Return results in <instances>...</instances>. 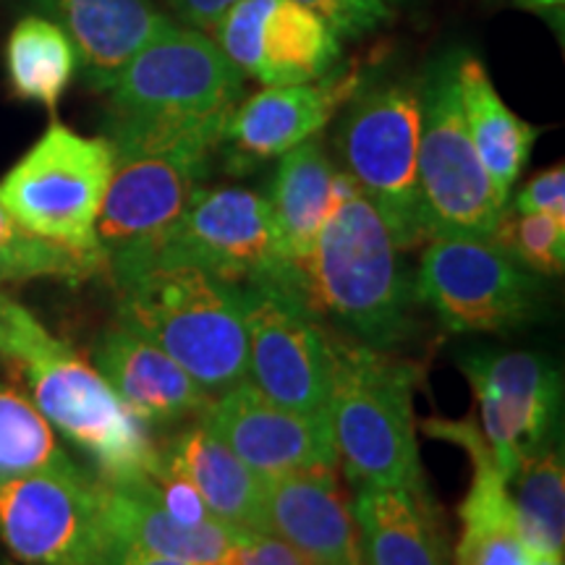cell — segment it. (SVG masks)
Returning <instances> with one entry per match:
<instances>
[{
    "label": "cell",
    "mask_w": 565,
    "mask_h": 565,
    "mask_svg": "<svg viewBox=\"0 0 565 565\" xmlns=\"http://www.w3.org/2000/svg\"><path fill=\"white\" fill-rule=\"evenodd\" d=\"M105 270V259L71 252L66 246L34 236L0 204V280L79 282Z\"/></svg>",
    "instance_id": "obj_30"
},
{
    "label": "cell",
    "mask_w": 565,
    "mask_h": 565,
    "mask_svg": "<svg viewBox=\"0 0 565 565\" xmlns=\"http://www.w3.org/2000/svg\"><path fill=\"white\" fill-rule=\"evenodd\" d=\"M265 534L288 542L315 565H362L356 524L335 469L265 477Z\"/></svg>",
    "instance_id": "obj_19"
},
{
    "label": "cell",
    "mask_w": 565,
    "mask_h": 565,
    "mask_svg": "<svg viewBox=\"0 0 565 565\" xmlns=\"http://www.w3.org/2000/svg\"><path fill=\"white\" fill-rule=\"evenodd\" d=\"M385 3H401V0H385Z\"/></svg>",
    "instance_id": "obj_41"
},
{
    "label": "cell",
    "mask_w": 565,
    "mask_h": 565,
    "mask_svg": "<svg viewBox=\"0 0 565 565\" xmlns=\"http://www.w3.org/2000/svg\"><path fill=\"white\" fill-rule=\"evenodd\" d=\"M79 469L30 398L0 383V475Z\"/></svg>",
    "instance_id": "obj_29"
},
{
    "label": "cell",
    "mask_w": 565,
    "mask_h": 565,
    "mask_svg": "<svg viewBox=\"0 0 565 565\" xmlns=\"http://www.w3.org/2000/svg\"><path fill=\"white\" fill-rule=\"evenodd\" d=\"M246 383L299 414H328L335 345L299 288L280 282L242 286Z\"/></svg>",
    "instance_id": "obj_11"
},
{
    "label": "cell",
    "mask_w": 565,
    "mask_h": 565,
    "mask_svg": "<svg viewBox=\"0 0 565 565\" xmlns=\"http://www.w3.org/2000/svg\"><path fill=\"white\" fill-rule=\"evenodd\" d=\"M0 565H13V563H11V561H6V557L0 555Z\"/></svg>",
    "instance_id": "obj_40"
},
{
    "label": "cell",
    "mask_w": 565,
    "mask_h": 565,
    "mask_svg": "<svg viewBox=\"0 0 565 565\" xmlns=\"http://www.w3.org/2000/svg\"><path fill=\"white\" fill-rule=\"evenodd\" d=\"M108 565H192V563H181V561H171V557L141 553V550H137V547L118 545V542H113Z\"/></svg>",
    "instance_id": "obj_37"
},
{
    "label": "cell",
    "mask_w": 565,
    "mask_h": 565,
    "mask_svg": "<svg viewBox=\"0 0 565 565\" xmlns=\"http://www.w3.org/2000/svg\"><path fill=\"white\" fill-rule=\"evenodd\" d=\"M0 545L21 565H108L100 482L84 469L0 475Z\"/></svg>",
    "instance_id": "obj_12"
},
{
    "label": "cell",
    "mask_w": 565,
    "mask_h": 565,
    "mask_svg": "<svg viewBox=\"0 0 565 565\" xmlns=\"http://www.w3.org/2000/svg\"><path fill=\"white\" fill-rule=\"evenodd\" d=\"M100 492L110 540L141 553L192 565H228L236 547L249 534L221 519L196 526L183 524L152 498L150 479L124 487L100 482Z\"/></svg>",
    "instance_id": "obj_21"
},
{
    "label": "cell",
    "mask_w": 565,
    "mask_h": 565,
    "mask_svg": "<svg viewBox=\"0 0 565 565\" xmlns=\"http://www.w3.org/2000/svg\"><path fill=\"white\" fill-rule=\"evenodd\" d=\"M0 282H3V280H0Z\"/></svg>",
    "instance_id": "obj_42"
},
{
    "label": "cell",
    "mask_w": 565,
    "mask_h": 565,
    "mask_svg": "<svg viewBox=\"0 0 565 565\" xmlns=\"http://www.w3.org/2000/svg\"><path fill=\"white\" fill-rule=\"evenodd\" d=\"M278 160L267 202L288 263L301 278L330 215L335 166L317 137L301 141Z\"/></svg>",
    "instance_id": "obj_23"
},
{
    "label": "cell",
    "mask_w": 565,
    "mask_h": 565,
    "mask_svg": "<svg viewBox=\"0 0 565 565\" xmlns=\"http://www.w3.org/2000/svg\"><path fill=\"white\" fill-rule=\"evenodd\" d=\"M492 242L534 275L555 278L565 267V221L553 215L508 207L492 233Z\"/></svg>",
    "instance_id": "obj_31"
},
{
    "label": "cell",
    "mask_w": 565,
    "mask_h": 565,
    "mask_svg": "<svg viewBox=\"0 0 565 565\" xmlns=\"http://www.w3.org/2000/svg\"><path fill=\"white\" fill-rule=\"evenodd\" d=\"M359 87L362 74L356 68L330 71L307 84L265 87L233 108L217 152H225L233 171L280 158L317 137Z\"/></svg>",
    "instance_id": "obj_16"
},
{
    "label": "cell",
    "mask_w": 565,
    "mask_h": 565,
    "mask_svg": "<svg viewBox=\"0 0 565 565\" xmlns=\"http://www.w3.org/2000/svg\"><path fill=\"white\" fill-rule=\"evenodd\" d=\"M345 108L338 147L345 173L374 204L401 252L429 242L419 194V92L416 84L359 87Z\"/></svg>",
    "instance_id": "obj_8"
},
{
    "label": "cell",
    "mask_w": 565,
    "mask_h": 565,
    "mask_svg": "<svg viewBox=\"0 0 565 565\" xmlns=\"http://www.w3.org/2000/svg\"><path fill=\"white\" fill-rule=\"evenodd\" d=\"M458 58L435 61L419 92V194L429 238H492L508 202L471 145L458 87Z\"/></svg>",
    "instance_id": "obj_7"
},
{
    "label": "cell",
    "mask_w": 565,
    "mask_h": 565,
    "mask_svg": "<svg viewBox=\"0 0 565 565\" xmlns=\"http://www.w3.org/2000/svg\"><path fill=\"white\" fill-rule=\"evenodd\" d=\"M341 61V38L315 11L296 0H275L263 32L265 87L307 84L328 76Z\"/></svg>",
    "instance_id": "obj_26"
},
{
    "label": "cell",
    "mask_w": 565,
    "mask_h": 565,
    "mask_svg": "<svg viewBox=\"0 0 565 565\" xmlns=\"http://www.w3.org/2000/svg\"><path fill=\"white\" fill-rule=\"evenodd\" d=\"M231 3L233 0H168V6H171L183 24L204 34H210L212 24Z\"/></svg>",
    "instance_id": "obj_36"
},
{
    "label": "cell",
    "mask_w": 565,
    "mask_h": 565,
    "mask_svg": "<svg viewBox=\"0 0 565 565\" xmlns=\"http://www.w3.org/2000/svg\"><path fill=\"white\" fill-rule=\"evenodd\" d=\"M150 265H189L238 282H280L301 291L288 263L267 196L242 186L196 189L171 228L152 246L108 265L113 275Z\"/></svg>",
    "instance_id": "obj_6"
},
{
    "label": "cell",
    "mask_w": 565,
    "mask_h": 565,
    "mask_svg": "<svg viewBox=\"0 0 565 565\" xmlns=\"http://www.w3.org/2000/svg\"><path fill=\"white\" fill-rule=\"evenodd\" d=\"M458 87H461V108L471 145L484 171L490 173L498 194L511 207V192L532 158L540 129L508 108L482 61L475 55L461 53L458 58Z\"/></svg>",
    "instance_id": "obj_24"
},
{
    "label": "cell",
    "mask_w": 565,
    "mask_h": 565,
    "mask_svg": "<svg viewBox=\"0 0 565 565\" xmlns=\"http://www.w3.org/2000/svg\"><path fill=\"white\" fill-rule=\"evenodd\" d=\"M200 422L263 477L338 469L328 414L282 408L249 383L212 395V404Z\"/></svg>",
    "instance_id": "obj_15"
},
{
    "label": "cell",
    "mask_w": 565,
    "mask_h": 565,
    "mask_svg": "<svg viewBox=\"0 0 565 565\" xmlns=\"http://www.w3.org/2000/svg\"><path fill=\"white\" fill-rule=\"evenodd\" d=\"M160 450L194 484L215 519L242 532L265 534V477L246 466L202 422L181 429Z\"/></svg>",
    "instance_id": "obj_22"
},
{
    "label": "cell",
    "mask_w": 565,
    "mask_h": 565,
    "mask_svg": "<svg viewBox=\"0 0 565 565\" xmlns=\"http://www.w3.org/2000/svg\"><path fill=\"white\" fill-rule=\"evenodd\" d=\"M391 231L345 171H335L333 204L301 275V294L349 341L377 351L406 343L416 291Z\"/></svg>",
    "instance_id": "obj_1"
},
{
    "label": "cell",
    "mask_w": 565,
    "mask_h": 565,
    "mask_svg": "<svg viewBox=\"0 0 565 565\" xmlns=\"http://www.w3.org/2000/svg\"><path fill=\"white\" fill-rule=\"evenodd\" d=\"M246 76L210 34L168 26L126 63L108 89L113 118L137 121H228L244 100Z\"/></svg>",
    "instance_id": "obj_10"
},
{
    "label": "cell",
    "mask_w": 565,
    "mask_h": 565,
    "mask_svg": "<svg viewBox=\"0 0 565 565\" xmlns=\"http://www.w3.org/2000/svg\"><path fill=\"white\" fill-rule=\"evenodd\" d=\"M513 3L524 6V9L536 11V13H555L563 9L565 0H513Z\"/></svg>",
    "instance_id": "obj_39"
},
{
    "label": "cell",
    "mask_w": 565,
    "mask_h": 565,
    "mask_svg": "<svg viewBox=\"0 0 565 565\" xmlns=\"http://www.w3.org/2000/svg\"><path fill=\"white\" fill-rule=\"evenodd\" d=\"M515 212H540L565 221V168L555 166L534 175L526 186L519 189L513 200Z\"/></svg>",
    "instance_id": "obj_34"
},
{
    "label": "cell",
    "mask_w": 565,
    "mask_h": 565,
    "mask_svg": "<svg viewBox=\"0 0 565 565\" xmlns=\"http://www.w3.org/2000/svg\"><path fill=\"white\" fill-rule=\"evenodd\" d=\"M95 366L147 429L200 422L212 404V393L179 362L118 322L97 338Z\"/></svg>",
    "instance_id": "obj_18"
},
{
    "label": "cell",
    "mask_w": 565,
    "mask_h": 565,
    "mask_svg": "<svg viewBox=\"0 0 565 565\" xmlns=\"http://www.w3.org/2000/svg\"><path fill=\"white\" fill-rule=\"evenodd\" d=\"M296 3L315 11L341 40L364 38L393 19L391 3L385 0H296Z\"/></svg>",
    "instance_id": "obj_33"
},
{
    "label": "cell",
    "mask_w": 565,
    "mask_h": 565,
    "mask_svg": "<svg viewBox=\"0 0 565 565\" xmlns=\"http://www.w3.org/2000/svg\"><path fill=\"white\" fill-rule=\"evenodd\" d=\"M521 534L536 553L561 557L565 547V466L563 450L540 445L505 479Z\"/></svg>",
    "instance_id": "obj_28"
},
{
    "label": "cell",
    "mask_w": 565,
    "mask_h": 565,
    "mask_svg": "<svg viewBox=\"0 0 565 565\" xmlns=\"http://www.w3.org/2000/svg\"><path fill=\"white\" fill-rule=\"evenodd\" d=\"M21 309H24L21 303L11 301L9 296L0 294V356H6V353H9V343H11L13 328H17Z\"/></svg>",
    "instance_id": "obj_38"
},
{
    "label": "cell",
    "mask_w": 565,
    "mask_h": 565,
    "mask_svg": "<svg viewBox=\"0 0 565 565\" xmlns=\"http://www.w3.org/2000/svg\"><path fill=\"white\" fill-rule=\"evenodd\" d=\"M6 359L21 366L32 404L89 458L103 484H139L158 475L162 450L150 429L124 406L97 366L58 341L30 309H21Z\"/></svg>",
    "instance_id": "obj_3"
},
{
    "label": "cell",
    "mask_w": 565,
    "mask_h": 565,
    "mask_svg": "<svg viewBox=\"0 0 565 565\" xmlns=\"http://www.w3.org/2000/svg\"><path fill=\"white\" fill-rule=\"evenodd\" d=\"M351 513L362 565H448L429 494L359 490Z\"/></svg>",
    "instance_id": "obj_25"
},
{
    "label": "cell",
    "mask_w": 565,
    "mask_h": 565,
    "mask_svg": "<svg viewBox=\"0 0 565 565\" xmlns=\"http://www.w3.org/2000/svg\"><path fill=\"white\" fill-rule=\"evenodd\" d=\"M416 299L427 303L450 333H505L536 315L540 288L492 238H429L414 278Z\"/></svg>",
    "instance_id": "obj_13"
},
{
    "label": "cell",
    "mask_w": 565,
    "mask_h": 565,
    "mask_svg": "<svg viewBox=\"0 0 565 565\" xmlns=\"http://www.w3.org/2000/svg\"><path fill=\"white\" fill-rule=\"evenodd\" d=\"M110 173L108 139L51 124L0 179V204L34 236L105 259L97 242V217Z\"/></svg>",
    "instance_id": "obj_9"
},
{
    "label": "cell",
    "mask_w": 565,
    "mask_h": 565,
    "mask_svg": "<svg viewBox=\"0 0 565 565\" xmlns=\"http://www.w3.org/2000/svg\"><path fill=\"white\" fill-rule=\"evenodd\" d=\"M40 17L66 32L84 84L108 92L147 42L173 26L154 0H32Z\"/></svg>",
    "instance_id": "obj_20"
},
{
    "label": "cell",
    "mask_w": 565,
    "mask_h": 565,
    "mask_svg": "<svg viewBox=\"0 0 565 565\" xmlns=\"http://www.w3.org/2000/svg\"><path fill=\"white\" fill-rule=\"evenodd\" d=\"M333 345L328 419L338 466L356 492L427 494L414 422V366L349 338H333Z\"/></svg>",
    "instance_id": "obj_5"
},
{
    "label": "cell",
    "mask_w": 565,
    "mask_h": 565,
    "mask_svg": "<svg viewBox=\"0 0 565 565\" xmlns=\"http://www.w3.org/2000/svg\"><path fill=\"white\" fill-rule=\"evenodd\" d=\"M118 324L179 362L212 395L246 383V322L238 282L189 265L113 275Z\"/></svg>",
    "instance_id": "obj_4"
},
{
    "label": "cell",
    "mask_w": 565,
    "mask_h": 565,
    "mask_svg": "<svg viewBox=\"0 0 565 565\" xmlns=\"http://www.w3.org/2000/svg\"><path fill=\"white\" fill-rule=\"evenodd\" d=\"M225 121H137L108 118L113 173L97 242L105 263H121L152 246L207 179Z\"/></svg>",
    "instance_id": "obj_2"
},
{
    "label": "cell",
    "mask_w": 565,
    "mask_h": 565,
    "mask_svg": "<svg viewBox=\"0 0 565 565\" xmlns=\"http://www.w3.org/2000/svg\"><path fill=\"white\" fill-rule=\"evenodd\" d=\"M458 364L477 395L479 433L508 479L515 466L547 443L561 401V377L547 359L529 351H475Z\"/></svg>",
    "instance_id": "obj_14"
},
{
    "label": "cell",
    "mask_w": 565,
    "mask_h": 565,
    "mask_svg": "<svg viewBox=\"0 0 565 565\" xmlns=\"http://www.w3.org/2000/svg\"><path fill=\"white\" fill-rule=\"evenodd\" d=\"M273 6L275 0H233L210 30L225 58L252 79L263 66V32Z\"/></svg>",
    "instance_id": "obj_32"
},
{
    "label": "cell",
    "mask_w": 565,
    "mask_h": 565,
    "mask_svg": "<svg viewBox=\"0 0 565 565\" xmlns=\"http://www.w3.org/2000/svg\"><path fill=\"white\" fill-rule=\"evenodd\" d=\"M440 440H454L475 463L469 492L461 503V536L456 565H563L561 557L536 553L521 534L505 479L494 466L490 445L475 422H424Z\"/></svg>",
    "instance_id": "obj_17"
},
{
    "label": "cell",
    "mask_w": 565,
    "mask_h": 565,
    "mask_svg": "<svg viewBox=\"0 0 565 565\" xmlns=\"http://www.w3.org/2000/svg\"><path fill=\"white\" fill-rule=\"evenodd\" d=\"M76 51L55 21L40 13L24 17L6 42V74L19 100L55 110L74 82Z\"/></svg>",
    "instance_id": "obj_27"
},
{
    "label": "cell",
    "mask_w": 565,
    "mask_h": 565,
    "mask_svg": "<svg viewBox=\"0 0 565 565\" xmlns=\"http://www.w3.org/2000/svg\"><path fill=\"white\" fill-rule=\"evenodd\" d=\"M228 565H315L307 561L299 550H294L288 542L278 540L273 534L249 532L244 536L242 545L228 561Z\"/></svg>",
    "instance_id": "obj_35"
}]
</instances>
